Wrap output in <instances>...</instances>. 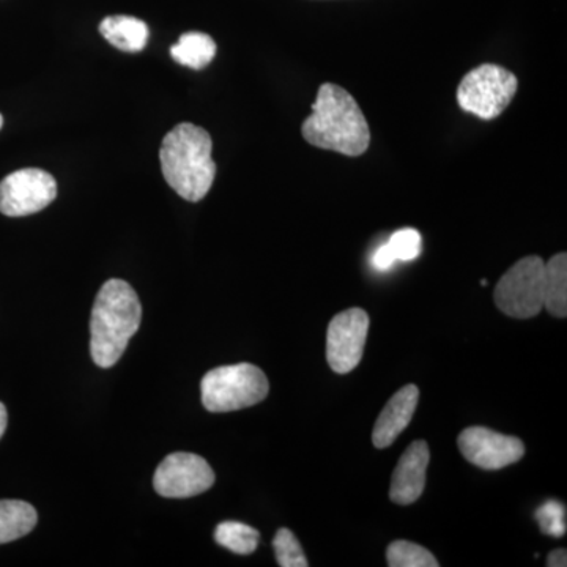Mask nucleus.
<instances>
[{
	"instance_id": "obj_12",
	"label": "nucleus",
	"mask_w": 567,
	"mask_h": 567,
	"mask_svg": "<svg viewBox=\"0 0 567 567\" xmlns=\"http://www.w3.org/2000/svg\"><path fill=\"white\" fill-rule=\"evenodd\" d=\"M417 401H420V390L416 385H405L390 399L372 432V443L375 447L385 450L393 445L398 436L409 427L410 421L415 415Z\"/></svg>"
},
{
	"instance_id": "obj_8",
	"label": "nucleus",
	"mask_w": 567,
	"mask_h": 567,
	"mask_svg": "<svg viewBox=\"0 0 567 567\" xmlns=\"http://www.w3.org/2000/svg\"><path fill=\"white\" fill-rule=\"evenodd\" d=\"M215 484V473L204 457L192 453H174L164 458L153 487L164 498H189L204 494Z\"/></svg>"
},
{
	"instance_id": "obj_3",
	"label": "nucleus",
	"mask_w": 567,
	"mask_h": 567,
	"mask_svg": "<svg viewBox=\"0 0 567 567\" xmlns=\"http://www.w3.org/2000/svg\"><path fill=\"white\" fill-rule=\"evenodd\" d=\"M142 306L136 290L122 279L103 284L91 317V354L100 368H112L121 360L130 339L140 330Z\"/></svg>"
},
{
	"instance_id": "obj_23",
	"label": "nucleus",
	"mask_w": 567,
	"mask_h": 567,
	"mask_svg": "<svg viewBox=\"0 0 567 567\" xmlns=\"http://www.w3.org/2000/svg\"><path fill=\"white\" fill-rule=\"evenodd\" d=\"M548 567H566L567 566V551L566 548H557L550 551L547 557Z\"/></svg>"
},
{
	"instance_id": "obj_20",
	"label": "nucleus",
	"mask_w": 567,
	"mask_h": 567,
	"mask_svg": "<svg viewBox=\"0 0 567 567\" xmlns=\"http://www.w3.org/2000/svg\"><path fill=\"white\" fill-rule=\"evenodd\" d=\"M386 245L393 252L395 260L410 262V260L417 259L421 251H423V237L416 229L406 227V229L398 230V233L391 235Z\"/></svg>"
},
{
	"instance_id": "obj_15",
	"label": "nucleus",
	"mask_w": 567,
	"mask_h": 567,
	"mask_svg": "<svg viewBox=\"0 0 567 567\" xmlns=\"http://www.w3.org/2000/svg\"><path fill=\"white\" fill-rule=\"evenodd\" d=\"M35 507L21 499H0V544L21 539L35 528Z\"/></svg>"
},
{
	"instance_id": "obj_26",
	"label": "nucleus",
	"mask_w": 567,
	"mask_h": 567,
	"mask_svg": "<svg viewBox=\"0 0 567 567\" xmlns=\"http://www.w3.org/2000/svg\"><path fill=\"white\" fill-rule=\"evenodd\" d=\"M487 284H488V282L486 281V279H483V281H481V286H483V287H486V286H487Z\"/></svg>"
},
{
	"instance_id": "obj_19",
	"label": "nucleus",
	"mask_w": 567,
	"mask_h": 567,
	"mask_svg": "<svg viewBox=\"0 0 567 567\" xmlns=\"http://www.w3.org/2000/svg\"><path fill=\"white\" fill-rule=\"evenodd\" d=\"M274 548L278 565L281 567H308L303 548L290 529H278L274 539Z\"/></svg>"
},
{
	"instance_id": "obj_1",
	"label": "nucleus",
	"mask_w": 567,
	"mask_h": 567,
	"mask_svg": "<svg viewBox=\"0 0 567 567\" xmlns=\"http://www.w3.org/2000/svg\"><path fill=\"white\" fill-rule=\"evenodd\" d=\"M301 134L308 144L322 151L361 156L371 144V130L360 104L341 85L324 82L303 122Z\"/></svg>"
},
{
	"instance_id": "obj_24",
	"label": "nucleus",
	"mask_w": 567,
	"mask_h": 567,
	"mask_svg": "<svg viewBox=\"0 0 567 567\" xmlns=\"http://www.w3.org/2000/svg\"><path fill=\"white\" fill-rule=\"evenodd\" d=\"M7 421H9V415H7L6 405L0 402V439L6 434Z\"/></svg>"
},
{
	"instance_id": "obj_10",
	"label": "nucleus",
	"mask_w": 567,
	"mask_h": 567,
	"mask_svg": "<svg viewBox=\"0 0 567 567\" xmlns=\"http://www.w3.org/2000/svg\"><path fill=\"white\" fill-rule=\"evenodd\" d=\"M462 456L480 468L502 470L525 456L524 442L517 436L503 435L487 427L465 429L457 440Z\"/></svg>"
},
{
	"instance_id": "obj_25",
	"label": "nucleus",
	"mask_w": 567,
	"mask_h": 567,
	"mask_svg": "<svg viewBox=\"0 0 567 567\" xmlns=\"http://www.w3.org/2000/svg\"><path fill=\"white\" fill-rule=\"evenodd\" d=\"M2 125H3V117H2V114H0V130H2Z\"/></svg>"
},
{
	"instance_id": "obj_5",
	"label": "nucleus",
	"mask_w": 567,
	"mask_h": 567,
	"mask_svg": "<svg viewBox=\"0 0 567 567\" xmlns=\"http://www.w3.org/2000/svg\"><path fill=\"white\" fill-rule=\"evenodd\" d=\"M517 89L513 71L484 63L465 74L457 87V103L461 110L481 121H494L513 102Z\"/></svg>"
},
{
	"instance_id": "obj_2",
	"label": "nucleus",
	"mask_w": 567,
	"mask_h": 567,
	"mask_svg": "<svg viewBox=\"0 0 567 567\" xmlns=\"http://www.w3.org/2000/svg\"><path fill=\"white\" fill-rule=\"evenodd\" d=\"M212 148L210 134L193 123H181L164 136L159 148L164 181L189 203L203 200L215 182Z\"/></svg>"
},
{
	"instance_id": "obj_22",
	"label": "nucleus",
	"mask_w": 567,
	"mask_h": 567,
	"mask_svg": "<svg viewBox=\"0 0 567 567\" xmlns=\"http://www.w3.org/2000/svg\"><path fill=\"white\" fill-rule=\"evenodd\" d=\"M395 262H398V260L394 259L393 252L388 248V245L380 246L374 252V257H372V265H374L375 270L379 271L390 270Z\"/></svg>"
},
{
	"instance_id": "obj_13",
	"label": "nucleus",
	"mask_w": 567,
	"mask_h": 567,
	"mask_svg": "<svg viewBox=\"0 0 567 567\" xmlns=\"http://www.w3.org/2000/svg\"><path fill=\"white\" fill-rule=\"evenodd\" d=\"M100 33L110 41L112 47L123 52L134 54V52H141L147 47V24L137 20V18L125 17V14L104 18L102 24H100Z\"/></svg>"
},
{
	"instance_id": "obj_7",
	"label": "nucleus",
	"mask_w": 567,
	"mask_h": 567,
	"mask_svg": "<svg viewBox=\"0 0 567 567\" xmlns=\"http://www.w3.org/2000/svg\"><path fill=\"white\" fill-rule=\"evenodd\" d=\"M58 197V182L47 171L28 167L0 182V213L10 218L44 210Z\"/></svg>"
},
{
	"instance_id": "obj_17",
	"label": "nucleus",
	"mask_w": 567,
	"mask_h": 567,
	"mask_svg": "<svg viewBox=\"0 0 567 567\" xmlns=\"http://www.w3.org/2000/svg\"><path fill=\"white\" fill-rule=\"evenodd\" d=\"M259 539L256 528L240 522H223L215 529L216 543L237 555H251L259 546Z\"/></svg>"
},
{
	"instance_id": "obj_21",
	"label": "nucleus",
	"mask_w": 567,
	"mask_h": 567,
	"mask_svg": "<svg viewBox=\"0 0 567 567\" xmlns=\"http://www.w3.org/2000/svg\"><path fill=\"white\" fill-rule=\"evenodd\" d=\"M540 532L547 536L566 535V506L557 499H548L535 514Z\"/></svg>"
},
{
	"instance_id": "obj_6",
	"label": "nucleus",
	"mask_w": 567,
	"mask_h": 567,
	"mask_svg": "<svg viewBox=\"0 0 567 567\" xmlns=\"http://www.w3.org/2000/svg\"><path fill=\"white\" fill-rule=\"evenodd\" d=\"M544 267L539 256H528L514 264L496 284L494 300L503 315L532 319L544 309Z\"/></svg>"
},
{
	"instance_id": "obj_16",
	"label": "nucleus",
	"mask_w": 567,
	"mask_h": 567,
	"mask_svg": "<svg viewBox=\"0 0 567 567\" xmlns=\"http://www.w3.org/2000/svg\"><path fill=\"white\" fill-rule=\"evenodd\" d=\"M216 43L210 35L203 32L183 33L181 40L171 48L175 62L193 70H203L210 65L216 55Z\"/></svg>"
},
{
	"instance_id": "obj_14",
	"label": "nucleus",
	"mask_w": 567,
	"mask_h": 567,
	"mask_svg": "<svg viewBox=\"0 0 567 567\" xmlns=\"http://www.w3.org/2000/svg\"><path fill=\"white\" fill-rule=\"evenodd\" d=\"M544 309L558 319L567 316V254L551 257L544 267Z\"/></svg>"
},
{
	"instance_id": "obj_9",
	"label": "nucleus",
	"mask_w": 567,
	"mask_h": 567,
	"mask_svg": "<svg viewBox=\"0 0 567 567\" xmlns=\"http://www.w3.org/2000/svg\"><path fill=\"white\" fill-rule=\"evenodd\" d=\"M369 316L360 308L347 309L331 319L327 333V361L336 374H349L363 358Z\"/></svg>"
},
{
	"instance_id": "obj_11",
	"label": "nucleus",
	"mask_w": 567,
	"mask_h": 567,
	"mask_svg": "<svg viewBox=\"0 0 567 567\" xmlns=\"http://www.w3.org/2000/svg\"><path fill=\"white\" fill-rule=\"evenodd\" d=\"M429 461L431 451L424 440H416L406 447L394 468L390 488L391 502L401 506L412 505L423 495Z\"/></svg>"
},
{
	"instance_id": "obj_18",
	"label": "nucleus",
	"mask_w": 567,
	"mask_h": 567,
	"mask_svg": "<svg viewBox=\"0 0 567 567\" xmlns=\"http://www.w3.org/2000/svg\"><path fill=\"white\" fill-rule=\"evenodd\" d=\"M390 567H439L434 555L427 548L417 546L410 540H395L386 550Z\"/></svg>"
},
{
	"instance_id": "obj_4",
	"label": "nucleus",
	"mask_w": 567,
	"mask_h": 567,
	"mask_svg": "<svg viewBox=\"0 0 567 567\" xmlns=\"http://www.w3.org/2000/svg\"><path fill=\"white\" fill-rule=\"evenodd\" d=\"M270 391L262 369L249 363L221 365L200 383L203 404L212 413H229L262 402Z\"/></svg>"
}]
</instances>
